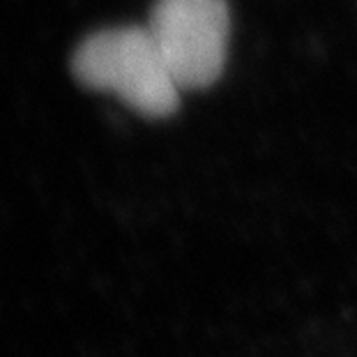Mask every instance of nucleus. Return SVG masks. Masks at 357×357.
I'll return each instance as SVG.
<instances>
[{
    "label": "nucleus",
    "instance_id": "nucleus-2",
    "mask_svg": "<svg viewBox=\"0 0 357 357\" xmlns=\"http://www.w3.org/2000/svg\"><path fill=\"white\" fill-rule=\"evenodd\" d=\"M148 30L182 90L208 88L222 77L231 33L224 0H157Z\"/></svg>",
    "mask_w": 357,
    "mask_h": 357
},
{
    "label": "nucleus",
    "instance_id": "nucleus-1",
    "mask_svg": "<svg viewBox=\"0 0 357 357\" xmlns=\"http://www.w3.org/2000/svg\"><path fill=\"white\" fill-rule=\"evenodd\" d=\"M72 74L83 88L118 95L148 118L178 109L182 88L148 26L109 28L86 37L72 56Z\"/></svg>",
    "mask_w": 357,
    "mask_h": 357
}]
</instances>
